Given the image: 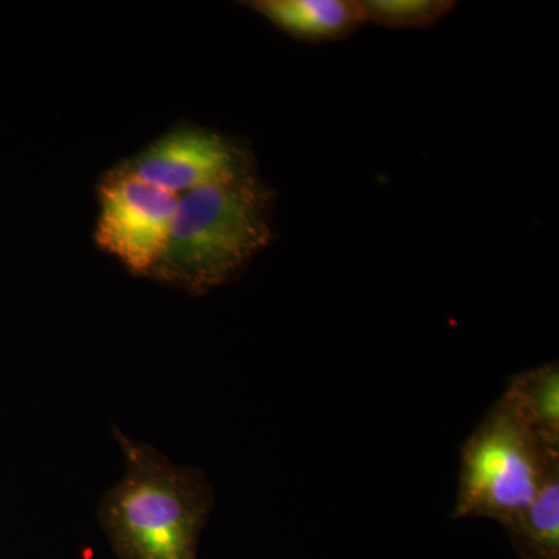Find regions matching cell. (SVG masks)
Listing matches in <instances>:
<instances>
[{
	"label": "cell",
	"instance_id": "277c9868",
	"mask_svg": "<svg viewBox=\"0 0 559 559\" xmlns=\"http://www.w3.org/2000/svg\"><path fill=\"white\" fill-rule=\"evenodd\" d=\"M178 200L120 165L98 186L95 241L132 274L150 277L167 248Z\"/></svg>",
	"mask_w": 559,
	"mask_h": 559
},
{
	"label": "cell",
	"instance_id": "7a4b0ae2",
	"mask_svg": "<svg viewBox=\"0 0 559 559\" xmlns=\"http://www.w3.org/2000/svg\"><path fill=\"white\" fill-rule=\"evenodd\" d=\"M270 213L271 193L253 173L180 194L150 278L193 294L218 288L270 245Z\"/></svg>",
	"mask_w": 559,
	"mask_h": 559
},
{
	"label": "cell",
	"instance_id": "ba28073f",
	"mask_svg": "<svg viewBox=\"0 0 559 559\" xmlns=\"http://www.w3.org/2000/svg\"><path fill=\"white\" fill-rule=\"evenodd\" d=\"M502 525L522 559H559V465L533 502Z\"/></svg>",
	"mask_w": 559,
	"mask_h": 559
},
{
	"label": "cell",
	"instance_id": "9c48e42d",
	"mask_svg": "<svg viewBox=\"0 0 559 559\" xmlns=\"http://www.w3.org/2000/svg\"><path fill=\"white\" fill-rule=\"evenodd\" d=\"M359 3L366 21L392 28L432 27L455 7V2L444 0H366Z\"/></svg>",
	"mask_w": 559,
	"mask_h": 559
},
{
	"label": "cell",
	"instance_id": "3957f363",
	"mask_svg": "<svg viewBox=\"0 0 559 559\" xmlns=\"http://www.w3.org/2000/svg\"><path fill=\"white\" fill-rule=\"evenodd\" d=\"M559 465L506 395L496 401L462 448L457 500L452 516L503 524L533 502Z\"/></svg>",
	"mask_w": 559,
	"mask_h": 559
},
{
	"label": "cell",
	"instance_id": "52a82bcc",
	"mask_svg": "<svg viewBox=\"0 0 559 559\" xmlns=\"http://www.w3.org/2000/svg\"><path fill=\"white\" fill-rule=\"evenodd\" d=\"M503 395L520 411L540 444L559 457V367L544 364L522 371Z\"/></svg>",
	"mask_w": 559,
	"mask_h": 559
},
{
	"label": "cell",
	"instance_id": "5b68a950",
	"mask_svg": "<svg viewBox=\"0 0 559 559\" xmlns=\"http://www.w3.org/2000/svg\"><path fill=\"white\" fill-rule=\"evenodd\" d=\"M121 167L175 197L252 173L249 154L238 143L197 127L167 132Z\"/></svg>",
	"mask_w": 559,
	"mask_h": 559
},
{
	"label": "cell",
	"instance_id": "8992f818",
	"mask_svg": "<svg viewBox=\"0 0 559 559\" xmlns=\"http://www.w3.org/2000/svg\"><path fill=\"white\" fill-rule=\"evenodd\" d=\"M249 5L280 31L311 43L348 38L366 22L360 3L352 0H257Z\"/></svg>",
	"mask_w": 559,
	"mask_h": 559
},
{
	"label": "cell",
	"instance_id": "6da1fadb",
	"mask_svg": "<svg viewBox=\"0 0 559 559\" xmlns=\"http://www.w3.org/2000/svg\"><path fill=\"white\" fill-rule=\"evenodd\" d=\"M123 479L102 500L100 521L119 559H197L215 496L200 469L180 468L116 429Z\"/></svg>",
	"mask_w": 559,
	"mask_h": 559
}]
</instances>
